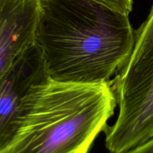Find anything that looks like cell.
Masks as SVG:
<instances>
[{
    "instance_id": "obj_5",
    "label": "cell",
    "mask_w": 153,
    "mask_h": 153,
    "mask_svg": "<svg viewBox=\"0 0 153 153\" xmlns=\"http://www.w3.org/2000/svg\"><path fill=\"white\" fill-rule=\"evenodd\" d=\"M40 0H0V79L35 43Z\"/></svg>"
},
{
    "instance_id": "obj_2",
    "label": "cell",
    "mask_w": 153,
    "mask_h": 153,
    "mask_svg": "<svg viewBox=\"0 0 153 153\" xmlns=\"http://www.w3.org/2000/svg\"><path fill=\"white\" fill-rule=\"evenodd\" d=\"M117 105L111 82L48 78L25 97L14 135L0 153H88Z\"/></svg>"
},
{
    "instance_id": "obj_6",
    "label": "cell",
    "mask_w": 153,
    "mask_h": 153,
    "mask_svg": "<svg viewBox=\"0 0 153 153\" xmlns=\"http://www.w3.org/2000/svg\"><path fill=\"white\" fill-rule=\"evenodd\" d=\"M129 15L132 10L133 0H94Z\"/></svg>"
},
{
    "instance_id": "obj_4",
    "label": "cell",
    "mask_w": 153,
    "mask_h": 153,
    "mask_svg": "<svg viewBox=\"0 0 153 153\" xmlns=\"http://www.w3.org/2000/svg\"><path fill=\"white\" fill-rule=\"evenodd\" d=\"M48 78L43 55L34 43L0 79V151L14 135L25 97L33 86Z\"/></svg>"
},
{
    "instance_id": "obj_1",
    "label": "cell",
    "mask_w": 153,
    "mask_h": 153,
    "mask_svg": "<svg viewBox=\"0 0 153 153\" xmlns=\"http://www.w3.org/2000/svg\"><path fill=\"white\" fill-rule=\"evenodd\" d=\"M129 15L94 0H40L35 43L48 77L71 83L111 82L129 56Z\"/></svg>"
},
{
    "instance_id": "obj_7",
    "label": "cell",
    "mask_w": 153,
    "mask_h": 153,
    "mask_svg": "<svg viewBox=\"0 0 153 153\" xmlns=\"http://www.w3.org/2000/svg\"><path fill=\"white\" fill-rule=\"evenodd\" d=\"M123 153H153V137L147 141Z\"/></svg>"
},
{
    "instance_id": "obj_3",
    "label": "cell",
    "mask_w": 153,
    "mask_h": 153,
    "mask_svg": "<svg viewBox=\"0 0 153 153\" xmlns=\"http://www.w3.org/2000/svg\"><path fill=\"white\" fill-rule=\"evenodd\" d=\"M111 82L119 114L103 131L105 143L110 153H123L153 137V5L135 31L129 56Z\"/></svg>"
}]
</instances>
